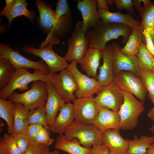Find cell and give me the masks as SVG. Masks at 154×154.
I'll return each instance as SVG.
<instances>
[{
	"label": "cell",
	"mask_w": 154,
	"mask_h": 154,
	"mask_svg": "<svg viewBox=\"0 0 154 154\" xmlns=\"http://www.w3.org/2000/svg\"><path fill=\"white\" fill-rule=\"evenodd\" d=\"M132 32V27L122 24L105 22L102 20L85 36L89 48L103 49L109 41L123 37L122 42L126 43Z\"/></svg>",
	"instance_id": "obj_1"
},
{
	"label": "cell",
	"mask_w": 154,
	"mask_h": 154,
	"mask_svg": "<svg viewBox=\"0 0 154 154\" xmlns=\"http://www.w3.org/2000/svg\"><path fill=\"white\" fill-rule=\"evenodd\" d=\"M35 4L39 12L40 25L47 33V37L54 36L59 39L69 31L72 20L70 14L58 17L44 1L37 0Z\"/></svg>",
	"instance_id": "obj_2"
},
{
	"label": "cell",
	"mask_w": 154,
	"mask_h": 154,
	"mask_svg": "<svg viewBox=\"0 0 154 154\" xmlns=\"http://www.w3.org/2000/svg\"><path fill=\"white\" fill-rule=\"evenodd\" d=\"M53 74H45L38 70H35L33 73H31L25 68L16 69L8 84L0 92V99L6 100L17 89L21 91L28 90V85L32 82L39 80L52 82Z\"/></svg>",
	"instance_id": "obj_3"
},
{
	"label": "cell",
	"mask_w": 154,
	"mask_h": 154,
	"mask_svg": "<svg viewBox=\"0 0 154 154\" xmlns=\"http://www.w3.org/2000/svg\"><path fill=\"white\" fill-rule=\"evenodd\" d=\"M46 83L37 80L33 82L31 88L22 93L14 92L9 100L23 104L29 111L45 106L48 97Z\"/></svg>",
	"instance_id": "obj_4"
},
{
	"label": "cell",
	"mask_w": 154,
	"mask_h": 154,
	"mask_svg": "<svg viewBox=\"0 0 154 154\" xmlns=\"http://www.w3.org/2000/svg\"><path fill=\"white\" fill-rule=\"evenodd\" d=\"M124 101L118 112L120 117V129L132 130L137 125L138 118L144 111V102L137 100L133 94L122 90Z\"/></svg>",
	"instance_id": "obj_5"
},
{
	"label": "cell",
	"mask_w": 154,
	"mask_h": 154,
	"mask_svg": "<svg viewBox=\"0 0 154 154\" xmlns=\"http://www.w3.org/2000/svg\"><path fill=\"white\" fill-rule=\"evenodd\" d=\"M64 134L67 140L71 141L76 138L80 144L86 147L102 144V132L94 125L82 124L74 121Z\"/></svg>",
	"instance_id": "obj_6"
},
{
	"label": "cell",
	"mask_w": 154,
	"mask_h": 154,
	"mask_svg": "<svg viewBox=\"0 0 154 154\" xmlns=\"http://www.w3.org/2000/svg\"><path fill=\"white\" fill-rule=\"evenodd\" d=\"M55 44H57L53 42H44L39 49L28 44L24 45L21 49L25 52L41 58L48 66L50 74H54L66 68L69 64L64 57L59 56L53 50L52 46Z\"/></svg>",
	"instance_id": "obj_7"
},
{
	"label": "cell",
	"mask_w": 154,
	"mask_h": 154,
	"mask_svg": "<svg viewBox=\"0 0 154 154\" xmlns=\"http://www.w3.org/2000/svg\"><path fill=\"white\" fill-rule=\"evenodd\" d=\"M68 48L64 57L67 61H74L79 63L89 47L85 33L82 30V21L78 20L68 41Z\"/></svg>",
	"instance_id": "obj_8"
},
{
	"label": "cell",
	"mask_w": 154,
	"mask_h": 154,
	"mask_svg": "<svg viewBox=\"0 0 154 154\" xmlns=\"http://www.w3.org/2000/svg\"><path fill=\"white\" fill-rule=\"evenodd\" d=\"M73 102L74 121L82 124L93 125L100 109L93 96L76 98Z\"/></svg>",
	"instance_id": "obj_9"
},
{
	"label": "cell",
	"mask_w": 154,
	"mask_h": 154,
	"mask_svg": "<svg viewBox=\"0 0 154 154\" xmlns=\"http://www.w3.org/2000/svg\"><path fill=\"white\" fill-rule=\"evenodd\" d=\"M77 64L73 61L66 68L74 76L78 85V90L74 94L76 98L89 97L97 94L103 87L94 78H91L81 73L78 69Z\"/></svg>",
	"instance_id": "obj_10"
},
{
	"label": "cell",
	"mask_w": 154,
	"mask_h": 154,
	"mask_svg": "<svg viewBox=\"0 0 154 154\" xmlns=\"http://www.w3.org/2000/svg\"><path fill=\"white\" fill-rule=\"evenodd\" d=\"M113 81L122 90L145 102L147 92L140 77L136 76L130 71H121L114 75Z\"/></svg>",
	"instance_id": "obj_11"
},
{
	"label": "cell",
	"mask_w": 154,
	"mask_h": 154,
	"mask_svg": "<svg viewBox=\"0 0 154 154\" xmlns=\"http://www.w3.org/2000/svg\"><path fill=\"white\" fill-rule=\"evenodd\" d=\"M52 83L65 102H73L76 99L74 94L78 90V85L72 74L66 68L58 74L54 73Z\"/></svg>",
	"instance_id": "obj_12"
},
{
	"label": "cell",
	"mask_w": 154,
	"mask_h": 154,
	"mask_svg": "<svg viewBox=\"0 0 154 154\" xmlns=\"http://www.w3.org/2000/svg\"><path fill=\"white\" fill-rule=\"evenodd\" d=\"M0 57L8 59L16 69L32 68L40 70L45 74H50L48 66L42 61L30 60L21 55L18 50L14 51L9 45L0 43Z\"/></svg>",
	"instance_id": "obj_13"
},
{
	"label": "cell",
	"mask_w": 154,
	"mask_h": 154,
	"mask_svg": "<svg viewBox=\"0 0 154 154\" xmlns=\"http://www.w3.org/2000/svg\"><path fill=\"white\" fill-rule=\"evenodd\" d=\"M95 99L100 108L106 107L118 113L124 100L122 90L114 81L103 87Z\"/></svg>",
	"instance_id": "obj_14"
},
{
	"label": "cell",
	"mask_w": 154,
	"mask_h": 154,
	"mask_svg": "<svg viewBox=\"0 0 154 154\" xmlns=\"http://www.w3.org/2000/svg\"><path fill=\"white\" fill-rule=\"evenodd\" d=\"M112 46L114 75L120 71L125 70L131 72L136 76L140 77L141 70L138 65L137 56L125 55L116 43H113Z\"/></svg>",
	"instance_id": "obj_15"
},
{
	"label": "cell",
	"mask_w": 154,
	"mask_h": 154,
	"mask_svg": "<svg viewBox=\"0 0 154 154\" xmlns=\"http://www.w3.org/2000/svg\"><path fill=\"white\" fill-rule=\"evenodd\" d=\"M77 8L81 13L82 27L85 33L97 25L101 19L98 13L97 0H77Z\"/></svg>",
	"instance_id": "obj_16"
},
{
	"label": "cell",
	"mask_w": 154,
	"mask_h": 154,
	"mask_svg": "<svg viewBox=\"0 0 154 154\" xmlns=\"http://www.w3.org/2000/svg\"><path fill=\"white\" fill-rule=\"evenodd\" d=\"M5 5L0 15L7 19L10 27L14 19L18 16H24L33 23V17L32 13L27 8V5L25 0H6Z\"/></svg>",
	"instance_id": "obj_17"
},
{
	"label": "cell",
	"mask_w": 154,
	"mask_h": 154,
	"mask_svg": "<svg viewBox=\"0 0 154 154\" xmlns=\"http://www.w3.org/2000/svg\"><path fill=\"white\" fill-rule=\"evenodd\" d=\"M58 115L49 127L53 133L63 135L68 127L74 121L73 104L70 102L65 103L59 108Z\"/></svg>",
	"instance_id": "obj_18"
},
{
	"label": "cell",
	"mask_w": 154,
	"mask_h": 154,
	"mask_svg": "<svg viewBox=\"0 0 154 154\" xmlns=\"http://www.w3.org/2000/svg\"><path fill=\"white\" fill-rule=\"evenodd\" d=\"M119 130L109 129L102 132V144L117 154H127L129 142L121 135Z\"/></svg>",
	"instance_id": "obj_19"
},
{
	"label": "cell",
	"mask_w": 154,
	"mask_h": 154,
	"mask_svg": "<svg viewBox=\"0 0 154 154\" xmlns=\"http://www.w3.org/2000/svg\"><path fill=\"white\" fill-rule=\"evenodd\" d=\"M103 63L99 67V73L97 80L103 87L106 86L113 82L112 49V45H106L101 50Z\"/></svg>",
	"instance_id": "obj_20"
},
{
	"label": "cell",
	"mask_w": 154,
	"mask_h": 154,
	"mask_svg": "<svg viewBox=\"0 0 154 154\" xmlns=\"http://www.w3.org/2000/svg\"><path fill=\"white\" fill-rule=\"evenodd\" d=\"M48 97L45 107L46 116L49 127L54 122L60 108L65 104L57 93L52 82L46 83Z\"/></svg>",
	"instance_id": "obj_21"
},
{
	"label": "cell",
	"mask_w": 154,
	"mask_h": 154,
	"mask_svg": "<svg viewBox=\"0 0 154 154\" xmlns=\"http://www.w3.org/2000/svg\"><path fill=\"white\" fill-rule=\"evenodd\" d=\"M121 119L118 112L107 108H100L99 114L93 124L102 132L109 129L119 130Z\"/></svg>",
	"instance_id": "obj_22"
},
{
	"label": "cell",
	"mask_w": 154,
	"mask_h": 154,
	"mask_svg": "<svg viewBox=\"0 0 154 154\" xmlns=\"http://www.w3.org/2000/svg\"><path fill=\"white\" fill-rule=\"evenodd\" d=\"M102 57L101 50L94 48H88L79 63L87 76L97 80V70Z\"/></svg>",
	"instance_id": "obj_23"
},
{
	"label": "cell",
	"mask_w": 154,
	"mask_h": 154,
	"mask_svg": "<svg viewBox=\"0 0 154 154\" xmlns=\"http://www.w3.org/2000/svg\"><path fill=\"white\" fill-rule=\"evenodd\" d=\"M54 148L70 154H90L92 150V148L81 146L76 138L71 141L67 140L63 134L59 135L56 138Z\"/></svg>",
	"instance_id": "obj_24"
},
{
	"label": "cell",
	"mask_w": 154,
	"mask_h": 154,
	"mask_svg": "<svg viewBox=\"0 0 154 154\" xmlns=\"http://www.w3.org/2000/svg\"><path fill=\"white\" fill-rule=\"evenodd\" d=\"M98 13L99 17L104 22L123 24L132 28L140 25V22L135 19L130 13L125 14L119 12L113 13L99 9Z\"/></svg>",
	"instance_id": "obj_25"
},
{
	"label": "cell",
	"mask_w": 154,
	"mask_h": 154,
	"mask_svg": "<svg viewBox=\"0 0 154 154\" xmlns=\"http://www.w3.org/2000/svg\"><path fill=\"white\" fill-rule=\"evenodd\" d=\"M144 29L140 23L139 25L132 28V32L125 46L120 47L121 51L128 56H137L139 47L143 42Z\"/></svg>",
	"instance_id": "obj_26"
},
{
	"label": "cell",
	"mask_w": 154,
	"mask_h": 154,
	"mask_svg": "<svg viewBox=\"0 0 154 154\" xmlns=\"http://www.w3.org/2000/svg\"><path fill=\"white\" fill-rule=\"evenodd\" d=\"M29 111L22 104L13 102L14 124L11 135L25 132L29 125L27 119Z\"/></svg>",
	"instance_id": "obj_27"
},
{
	"label": "cell",
	"mask_w": 154,
	"mask_h": 154,
	"mask_svg": "<svg viewBox=\"0 0 154 154\" xmlns=\"http://www.w3.org/2000/svg\"><path fill=\"white\" fill-rule=\"evenodd\" d=\"M129 145L127 154H145L148 148L154 143V136H137L133 140H127Z\"/></svg>",
	"instance_id": "obj_28"
},
{
	"label": "cell",
	"mask_w": 154,
	"mask_h": 154,
	"mask_svg": "<svg viewBox=\"0 0 154 154\" xmlns=\"http://www.w3.org/2000/svg\"><path fill=\"white\" fill-rule=\"evenodd\" d=\"M140 23L149 33L154 43V2L142 7L139 12Z\"/></svg>",
	"instance_id": "obj_29"
},
{
	"label": "cell",
	"mask_w": 154,
	"mask_h": 154,
	"mask_svg": "<svg viewBox=\"0 0 154 154\" xmlns=\"http://www.w3.org/2000/svg\"><path fill=\"white\" fill-rule=\"evenodd\" d=\"M138 65L141 70L154 72V57L143 42L137 56Z\"/></svg>",
	"instance_id": "obj_30"
},
{
	"label": "cell",
	"mask_w": 154,
	"mask_h": 154,
	"mask_svg": "<svg viewBox=\"0 0 154 154\" xmlns=\"http://www.w3.org/2000/svg\"><path fill=\"white\" fill-rule=\"evenodd\" d=\"M16 69L8 59L0 57V92L8 84Z\"/></svg>",
	"instance_id": "obj_31"
},
{
	"label": "cell",
	"mask_w": 154,
	"mask_h": 154,
	"mask_svg": "<svg viewBox=\"0 0 154 154\" xmlns=\"http://www.w3.org/2000/svg\"><path fill=\"white\" fill-rule=\"evenodd\" d=\"M13 102L0 99V117L6 122L9 134H11L14 124Z\"/></svg>",
	"instance_id": "obj_32"
},
{
	"label": "cell",
	"mask_w": 154,
	"mask_h": 154,
	"mask_svg": "<svg viewBox=\"0 0 154 154\" xmlns=\"http://www.w3.org/2000/svg\"><path fill=\"white\" fill-rule=\"evenodd\" d=\"M27 122L28 125L39 124L49 129L46 116L45 106L29 111Z\"/></svg>",
	"instance_id": "obj_33"
},
{
	"label": "cell",
	"mask_w": 154,
	"mask_h": 154,
	"mask_svg": "<svg viewBox=\"0 0 154 154\" xmlns=\"http://www.w3.org/2000/svg\"><path fill=\"white\" fill-rule=\"evenodd\" d=\"M140 77L148 92L149 99L154 104V72L141 70Z\"/></svg>",
	"instance_id": "obj_34"
},
{
	"label": "cell",
	"mask_w": 154,
	"mask_h": 154,
	"mask_svg": "<svg viewBox=\"0 0 154 154\" xmlns=\"http://www.w3.org/2000/svg\"><path fill=\"white\" fill-rule=\"evenodd\" d=\"M1 138L5 147L10 154H22L12 135L5 134L3 137Z\"/></svg>",
	"instance_id": "obj_35"
},
{
	"label": "cell",
	"mask_w": 154,
	"mask_h": 154,
	"mask_svg": "<svg viewBox=\"0 0 154 154\" xmlns=\"http://www.w3.org/2000/svg\"><path fill=\"white\" fill-rule=\"evenodd\" d=\"M12 136L22 154H25L30 143L27 135L24 132L16 133Z\"/></svg>",
	"instance_id": "obj_36"
},
{
	"label": "cell",
	"mask_w": 154,
	"mask_h": 154,
	"mask_svg": "<svg viewBox=\"0 0 154 154\" xmlns=\"http://www.w3.org/2000/svg\"><path fill=\"white\" fill-rule=\"evenodd\" d=\"M48 129L45 127H41L36 137L37 143L44 144L49 147L54 142V139L50 137Z\"/></svg>",
	"instance_id": "obj_37"
},
{
	"label": "cell",
	"mask_w": 154,
	"mask_h": 154,
	"mask_svg": "<svg viewBox=\"0 0 154 154\" xmlns=\"http://www.w3.org/2000/svg\"><path fill=\"white\" fill-rule=\"evenodd\" d=\"M117 8L119 10L123 9L127 11L130 13L135 15L133 1L131 0H113Z\"/></svg>",
	"instance_id": "obj_38"
},
{
	"label": "cell",
	"mask_w": 154,
	"mask_h": 154,
	"mask_svg": "<svg viewBox=\"0 0 154 154\" xmlns=\"http://www.w3.org/2000/svg\"><path fill=\"white\" fill-rule=\"evenodd\" d=\"M42 126L38 123L30 124L28 126L25 132L29 137L31 143H37L36 137Z\"/></svg>",
	"instance_id": "obj_39"
},
{
	"label": "cell",
	"mask_w": 154,
	"mask_h": 154,
	"mask_svg": "<svg viewBox=\"0 0 154 154\" xmlns=\"http://www.w3.org/2000/svg\"><path fill=\"white\" fill-rule=\"evenodd\" d=\"M55 13L58 17L70 14V10L67 0H57Z\"/></svg>",
	"instance_id": "obj_40"
},
{
	"label": "cell",
	"mask_w": 154,
	"mask_h": 154,
	"mask_svg": "<svg viewBox=\"0 0 154 154\" xmlns=\"http://www.w3.org/2000/svg\"><path fill=\"white\" fill-rule=\"evenodd\" d=\"M46 146L42 144L30 143L25 154H44V149Z\"/></svg>",
	"instance_id": "obj_41"
},
{
	"label": "cell",
	"mask_w": 154,
	"mask_h": 154,
	"mask_svg": "<svg viewBox=\"0 0 154 154\" xmlns=\"http://www.w3.org/2000/svg\"><path fill=\"white\" fill-rule=\"evenodd\" d=\"M143 42L154 57V43L149 32L145 29L143 32Z\"/></svg>",
	"instance_id": "obj_42"
},
{
	"label": "cell",
	"mask_w": 154,
	"mask_h": 154,
	"mask_svg": "<svg viewBox=\"0 0 154 154\" xmlns=\"http://www.w3.org/2000/svg\"><path fill=\"white\" fill-rule=\"evenodd\" d=\"M108 147L103 144L95 145L93 146L90 154H108Z\"/></svg>",
	"instance_id": "obj_43"
},
{
	"label": "cell",
	"mask_w": 154,
	"mask_h": 154,
	"mask_svg": "<svg viewBox=\"0 0 154 154\" xmlns=\"http://www.w3.org/2000/svg\"><path fill=\"white\" fill-rule=\"evenodd\" d=\"M98 8L105 11H110L107 3L105 0H97Z\"/></svg>",
	"instance_id": "obj_44"
},
{
	"label": "cell",
	"mask_w": 154,
	"mask_h": 154,
	"mask_svg": "<svg viewBox=\"0 0 154 154\" xmlns=\"http://www.w3.org/2000/svg\"><path fill=\"white\" fill-rule=\"evenodd\" d=\"M0 154H10L7 151L0 137Z\"/></svg>",
	"instance_id": "obj_45"
},
{
	"label": "cell",
	"mask_w": 154,
	"mask_h": 154,
	"mask_svg": "<svg viewBox=\"0 0 154 154\" xmlns=\"http://www.w3.org/2000/svg\"><path fill=\"white\" fill-rule=\"evenodd\" d=\"M134 5L137 11L139 12L141 9L142 7L141 6V3L143 2V0H133Z\"/></svg>",
	"instance_id": "obj_46"
},
{
	"label": "cell",
	"mask_w": 154,
	"mask_h": 154,
	"mask_svg": "<svg viewBox=\"0 0 154 154\" xmlns=\"http://www.w3.org/2000/svg\"><path fill=\"white\" fill-rule=\"evenodd\" d=\"M147 116L153 123H154V105L149 111L147 114Z\"/></svg>",
	"instance_id": "obj_47"
},
{
	"label": "cell",
	"mask_w": 154,
	"mask_h": 154,
	"mask_svg": "<svg viewBox=\"0 0 154 154\" xmlns=\"http://www.w3.org/2000/svg\"><path fill=\"white\" fill-rule=\"evenodd\" d=\"M145 154H154V143L148 148Z\"/></svg>",
	"instance_id": "obj_48"
},
{
	"label": "cell",
	"mask_w": 154,
	"mask_h": 154,
	"mask_svg": "<svg viewBox=\"0 0 154 154\" xmlns=\"http://www.w3.org/2000/svg\"><path fill=\"white\" fill-rule=\"evenodd\" d=\"M49 151L48 147L45 146L44 149V154H48Z\"/></svg>",
	"instance_id": "obj_49"
},
{
	"label": "cell",
	"mask_w": 154,
	"mask_h": 154,
	"mask_svg": "<svg viewBox=\"0 0 154 154\" xmlns=\"http://www.w3.org/2000/svg\"><path fill=\"white\" fill-rule=\"evenodd\" d=\"M48 154H60L59 152L56 150H54L52 151H49Z\"/></svg>",
	"instance_id": "obj_50"
},
{
	"label": "cell",
	"mask_w": 154,
	"mask_h": 154,
	"mask_svg": "<svg viewBox=\"0 0 154 154\" xmlns=\"http://www.w3.org/2000/svg\"><path fill=\"white\" fill-rule=\"evenodd\" d=\"M150 130L152 133H154V123H153L152 124L150 128Z\"/></svg>",
	"instance_id": "obj_51"
},
{
	"label": "cell",
	"mask_w": 154,
	"mask_h": 154,
	"mask_svg": "<svg viewBox=\"0 0 154 154\" xmlns=\"http://www.w3.org/2000/svg\"><path fill=\"white\" fill-rule=\"evenodd\" d=\"M106 1L107 4L110 5H112L113 3V0H108Z\"/></svg>",
	"instance_id": "obj_52"
},
{
	"label": "cell",
	"mask_w": 154,
	"mask_h": 154,
	"mask_svg": "<svg viewBox=\"0 0 154 154\" xmlns=\"http://www.w3.org/2000/svg\"><path fill=\"white\" fill-rule=\"evenodd\" d=\"M108 154H116V153H113V152L110 151H109L108 153Z\"/></svg>",
	"instance_id": "obj_53"
}]
</instances>
